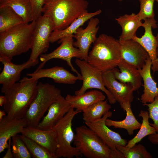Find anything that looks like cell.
<instances>
[{"mask_svg": "<svg viewBox=\"0 0 158 158\" xmlns=\"http://www.w3.org/2000/svg\"><path fill=\"white\" fill-rule=\"evenodd\" d=\"M38 80L24 77L4 93L6 102L3 106L6 116L10 118H23L35 98Z\"/></svg>", "mask_w": 158, "mask_h": 158, "instance_id": "obj_1", "label": "cell"}, {"mask_svg": "<svg viewBox=\"0 0 158 158\" xmlns=\"http://www.w3.org/2000/svg\"><path fill=\"white\" fill-rule=\"evenodd\" d=\"M88 6L86 0H45L42 12L52 21L54 30H61L87 12Z\"/></svg>", "mask_w": 158, "mask_h": 158, "instance_id": "obj_2", "label": "cell"}, {"mask_svg": "<svg viewBox=\"0 0 158 158\" xmlns=\"http://www.w3.org/2000/svg\"><path fill=\"white\" fill-rule=\"evenodd\" d=\"M87 61L102 73L117 66L122 60L118 40L106 34H101L93 43Z\"/></svg>", "mask_w": 158, "mask_h": 158, "instance_id": "obj_3", "label": "cell"}, {"mask_svg": "<svg viewBox=\"0 0 158 158\" xmlns=\"http://www.w3.org/2000/svg\"><path fill=\"white\" fill-rule=\"evenodd\" d=\"M35 23L24 22L0 33V56L11 60L31 49Z\"/></svg>", "mask_w": 158, "mask_h": 158, "instance_id": "obj_4", "label": "cell"}, {"mask_svg": "<svg viewBox=\"0 0 158 158\" xmlns=\"http://www.w3.org/2000/svg\"><path fill=\"white\" fill-rule=\"evenodd\" d=\"M73 141L82 155L87 158H125L118 150L111 149L87 125L76 128Z\"/></svg>", "mask_w": 158, "mask_h": 158, "instance_id": "obj_5", "label": "cell"}, {"mask_svg": "<svg viewBox=\"0 0 158 158\" xmlns=\"http://www.w3.org/2000/svg\"><path fill=\"white\" fill-rule=\"evenodd\" d=\"M61 95L60 90L54 85L38 82L36 96L23 118L27 126L37 127L50 106Z\"/></svg>", "mask_w": 158, "mask_h": 158, "instance_id": "obj_6", "label": "cell"}, {"mask_svg": "<svg viewBox=\"0 0 158 158\" xmlns=\"http://www.w3.org/2000/svg\"><path fill=\"white\" fill-rule=\"evenodd\" d=\"M71 107L68 112L51 129L56 133L58 147L56 151V158H77L83 156L78 150L73 146L75 134L72 128V121L75 116L82 112Z\"/></svg>", "mask_w": 158, "mask_h": 158, "instance_id": "obj_7", "label": "cell"}, {"mask_svg": "<svg viewBox=\"0 0 158 158\" xmlns=\"http://www.w3.org/2000/svg\"><path fill=\"white\" fill-rule=\"evenodd\" d=\"M35 21L32 35L31 53L28 61L39 63V57L49 48V38L54 28L52 20L42 15Z\"/></svg>", "mask_w": 158, "mask_h": 158, "instance_id": "obj_8", "label": "cell"}, {"mask_svg": "<svg viewBox=\"0 0 158 158\" xmlns=\"http://www.w3.org/2000/svg\"><path fill=\"white\" fill-rule=\"evenodd\" d=\"M75 63L80 69L83 80L82 87L75 91V95H81L89 89H97L105 94L110 104L116 103V101L105 86L102 72L83 60L76 58Z\"/></svg>", "mask_w": 158, "mask_h": 158, "instance_id": "obj_9", "label": "cell"}, {"mask_svg": "<svg viewBox=\"0 0 158 158\" xmlns=\"http://www.w3.org/2000/svg\"><path fill=\"white\" fill-rule=\"evenodd\" d=\"M74 42L73 35L59 40L58 43L61 44L58 47L50 53L43 54L40 56L41 63L36 70L43 68L45 63L52 59H59L66 61L71 70L76 73L82 80L81 74L74 68L71 62V59L73 57L81 59V53L79 49L74 46Z\"/></svg>", "mask_w": 158, "mask_h": 158, "instance_id": "obj_10", "label": "cell"}, {"mask_svg": "<svg viewBox=\"0 0 158 158\" xmlns=\"http://www.w3.org/2000/svg\"><path fill=\"white\" fill-rule=\"evenodd\" d=\"M94 17L89 20L85 28L83 29L81 26L79 27L73 35V38L76 40L74 42V46L80 50L81 60L86 61L90 47L91 44L96 40V35L99 28L97 26L99 22V19Z\"/></svg>", "mask_w": 158, "mask_h": 158, "instance_id": "obj_11", "label": "cell"}, {"mask_svg": "<svg viewBox=\"0 0 158 158\" xmlns=\"http://www.w3.org/2000/svg\"><path fill=\"white\" fill-rule=\"evenodd\" d=\"M156 22L155 19L145 20L142 26L145 29L144 34L141 37L136 35L132 39L140 44L148 53L151 60V69L153 73L158 71V56L157 52L158 44L152 31V28L157 27Z\"/></svg>", "mask_w": 158, "mask_h": 158, "instance_id": "obj_12", "label": "cell"}, {"mask_svg": "<svg viewBox=\"0 0 158 158\" xmlns=\"http://www.w3.org/2000/svg\"><path fill=\"white\" fill-rule=\"evenodd\" d=\"M11 60L0 56V61L3 65V68L0 74V84L2 85L1 92L4 93L20 78L22 72L25 69L34 66L38 63L28 60L21 64L13 63Z\"/></svg>", "mask_w": 158, "mask_h": 158, "instance_id": "obj_13", "label": "cell"}, {"mask_svg": "<svg viewBox=\"0 0 158 158\" xmlns=\"http://www.w3.org/2000/svg\"><path fill=\"white\" fill-rule=\"evenodd\" d=\"M112 115V112L109 111L101 118L85 124L93 130L111 149L116 150L117 145L126 146L128 141L123 138L118 133L111 130L106 125V119L111 117Z\"/></svg>", "mask_w": 158, "mask_h": 158, "instance_id": "obj_14", "label": "cell"}, {"mask_svg": "<svg viewBox=\"0 0 158 158\" xmlns=\"http://www.w3.org/2000/svg\"><path fill=\"white\" fill-rule=\"evenodd\" d=\"M102 75L105 87L120 104L133 101L135 90L130 83L118 82L112 70L103 73Z\"/></svg>", "mask_w": 158, "mask_h": 158, "instance_id": "obj_15", "label": "cell"}, {"mask_svg": "<svg viewBox=\"0 0 158 158\" xmlns=\"http://www.w3.org/2000/svg\"><path fill=\"white\" fill-rule=\"evenodd\" d=\"M71 107L65 98L60 95L50 106L47 113L43 117L37 127L44 130L51 129Z\"/></svg>", "mask_w": 158, "mask_h": 158, "instance_id": "obj_16", "label": "cell"}, {"mask_svg": "<svg viewBox=\"0 0 158 158\" xmlns=\"http://www.w3.org/2000/svg\"><path fill=\"white\" fill-rule=\"evenodd\" d=\"M21 134L36 142L56 157L55 154L58 142L56 133L52 129L44 130L27 126Z\"/></svg>", "mask_w": 158, "mask_h": 158, "instance_id": "obj_17", "label": "cell"}, {"mask_svg": "<svg viewBox=\"0 0 158 158\" xmlns=\"http://www.w3.org/2000/svg\"><path fill=\"white\" fill-rule=\"evenodd\" d=\"M119 41L122 59L138 69L142 68L149 57L145 50L140 44L132 39Z\"/></svg>", "mask_w": 158, "mask_h": 158, "instance_id": "obj_18", "label": "cell"}, {"mask_svg": "<svg viewBox=\"0 0 158 158\" xmlns=\"http://www.w3.org/2000/svg\"><path fill=\"white\" fill-rule=\"evenodd\" d=\"M26 75L35 80L49 78L55 83L67 84H73L78 80H81L77 75L75 76L63 67L58 66L35 70L33 72L27 73Z\"/></svg>", "mask_w": 158, "mask_h": 158, "instance_id": "obj_19", "label": "cell"}, {"mask_svg": "<svg viewBox=\"0 0 158 158\" xmlns=\"http://www.w3.org/2000/svg\"><path fill=\"white\" fill-rule=\"evenodd\" d=\"M27 126L24 118H10L6 116L0 121V153L7 148L9 139L20 133Z\"/></svg>", "mask_w": 158, "mask_h": 158, "instance_id": "obj_20", "label": "cell"}, {"mask_svg": "<svg viewBox=\"0 0 158 158\" xmlns=\"http://www.w3.org/2000/svg\"><path fill=\"white\" fill-rule=\"evenodd\" d=\"M117 66L120 71L116 67L112 70L115 78L121 82L130 83L135 91L138 89L142 79L138 69L123 59Z\"/></svg>", "mask_w": 158, "mask_h": 158, "instance_id": "obj_21", "label": "cell"}, {"mask_svg": "<svg viewBox=\"0 0 158 158\" xmlns=\"http://www.w3.org/2000/svg\"><path fill=\"white\" fill-rule=\"evenodd\" d=\"M152 65L151 60L149 57L142 68L138 69L144 83L143 93L140 98L143 104L152 102L155 97L158 96L157 83L153 79L151 74Z\"/></svg>", "mask_w": 158, "mask_h": 158, "instance_id": "obj_22", "label": "cell"}, {"mask_svg": "<svg viewBox=\"0 0 158 158\" xmlns=\"http://www.w3.org/2000/svg\"><path fill=\"white\" fill-rule=\"evenodd\" d=\"M65 98L71 107L83 111L94 103L104 100L105 96L101 91L94 90L80 95L67 94Z\"/></svg>", "mask_w": 158, "mask_h": 158, "instance_id": "obj_23", "label": "cell"}, {"mask_svg": "<svg viewBox=\"0 0 158 158\" xmlns=\"http://www.w3.org/2000/svg\"><path fill=\"white\" fill-rule=\"evenodd\" d=\"M121 27V34L119 40L124 41L132 39L136 35L138 29L142 26L143 23L139 19L138 14L132 13L131 14H125L115 19Z\"/></svg>", "mask_w": 158, "mask_h": 158, "instance_id": "obj_24", "label": "cell"}, {"mask_svg": "<svg viewBox=\"0 0 158 158\" xmlns=\"http://www.w3.org/2000/svg\"><path fill=\"white\" fill-rule=\"evenodd\" d=\"M121 108L125 111L126 116L125 119L121 121H116L107 118L105 123L108 127L126 129L128 134L131 135L134 130L140 128L141 123H140L134 116L131 109L130 103L127 102L120 104Z\"/></svg>", "mask_w": 158, "mask_h": 158, "instance_id": "obj_25", "label": "cell"}, {"mask_svg": "<svg viewBox=\"0 0 158 158\" xmlns=\"http://www.w3.org/2000/svg\"><path fill=\"white\" fill-rule=\"evenodd\" d=\"M102 12L99 9L92 13H85L76 19L68 27L61 30H54L49 38V42L54 43L65 37L74 35L77 30L83 25L88 20L100 14Z\"/></svg>", "mask_w": 158, "mask_h": 158, "instance_id": "obj_26", "label": "cell"}, {"mask_svg": "<svg viewBox=\"0 0 158 158\" xmlns=\"http://www.w3.org/2000/svg\"><path fill=\"white\" fill-rule=\"evenodd\" d=\"M8 6L23 20L24 22L34 20L29 0H0V7Z\"/></svg>", "mask_w": 158, "mask_h": 158, "instance_id": "obj_27", "label": "cell"}, {"mask_svg": "<svg viewBox=\"0 0 158 158\" xmlns=\"http://www.w3.org/2000/svg\"><path fill=\"white\" fill-rule=\"evenodd\" d=\"M111 108L107 100L97 102L83 111V120L85 124L93 122L101 118Z\"/></svg>", "mask_w": 158, "mask_h": 158, "instance_id": "obj_28", "label": "cell"}, {"mask_svg": "<svg viewBox=\"0 0 158 158\" xmlns=\"http://www.w3.org/2000/svg\"><path fill=\"white\" fill-rule=\"evenodd\" d=\"M24 22L10 7H0V33Z\"/></svg>", "mask_w": 158, "mask_h": 158, "instance_id": "obj_29", "label": "cell"}, {"mask_svg": "<svg viewBox=\"0 0 158 158\" xmlns=\"http://www.w3.org/2000/svg\"><path fill=\"white\" fill-rule=\"evenodd\" d=\"M138 116L142 118V123L140 130L137 134L132 139L128 142L126 147L130 148L140 142L145 137L156 133L157 132L155 128L149 123V112L143 110L140 111Z\"/></svg>", "mask_w": 158, "mask_h": 158, "instance_id": "obj_30", "label": "cell"}, {"mask_svg": "<svg viewBox=\"0 0 158 158\" xmlns=\"http://www.w3.org/2000/svg\"><path fill=\"white\" fill-rule=\"evenodd\" d=\"M116 149L124 156L125 158H152L151 154L143 145L139 144L128 148L117 145Z\"/></svg>", "mask_w": 158, "mask_h": 158, "instance_id": "obj_31", "label": "cell"}, {"mask_svg": "<svg viewBox=\"0 0 158 158\" xmlns=\"http://www.w3.org/2000/svg\"><path fill=\"white\" fill-rule=\"evenodd\" d=\"M20 136L33 158H56L45 148L30 138L22 134Z\"/></svg>", "mask_w": 158, "mask_h": 158, "instance_id": "obj_32", "label": "cell"}, {"mask_svg": "<svg viewBox=\"0 0 158 158\" xmlns=\"http://www.w3.org/2000/svg\"><path fill=\"white\" fill-rule=\"evenodd\" d=\"M12 152L15 158H30L32 155L24 142L18 134L11 138Z\"/></svg>", "mask_w": 158, "mask_h": 158, "instance_id": "obj_33", "label": "cell"}, {"mask_svg": "<svg viewBox=\"0 0 158 158\" xmlns=\"http://www.w3.org/2000/svg\"><path fill=\"white\" fill-rule=\"evenodd\" d=\"M140 4V10L138 13L140 20L147 19H154L155 14L153 5L155 1L158 3V0H138Z\"/></svg>", "mask_w": 158, "mask_h": 158, "instance_id": "obj_34", "label": "cell"}, {"mask_svg": "<svg viewBox=\"0 0 158 158\" xmlns=\"http://www.w3.org/2000/svg\"><path fill=\"white\" fill-rule=\"evenodd\" d=\"M142 104L148 107L149 118L153 122V123L150 124L155 128L158 133V96L155 97L152 102Z\"/></svg>", "mask_w": 158, "mask_h": 158, "instance_id": "obj_35", "label": "cell"}, {"mask_svg": "<svg viewBox=\"0 0 158 158\" xmlns=\"http://www.w3.org/2000/svg\"><path fill=\"white\" fill-rule=\"evenodd\" d=\"M31 6L34 18L36 20L42 15V9L45 0H29Z\"/></svg>", "mask_w": 158, "mask_h": 158, "instance_id": "obj_36", "label": "cell"}, {"mask_svg": "<svg viewBox=\"0 0 158 158\" xmlns=\"http://www.w3.org/2000/svg\"><path fill=\"white\" fill-rule=\"evenodd\" d=\"M11 138L9 139L8 142V145L7 147V150L6 153L3 157V158H14L13 155L11 150Z\"/></svg>", "mask_w": 158, "mask_h": 158, "instance_id": "obj_37", "label": "cell"}, {"mask_svg": "<svg viewBox=\"0 0 158 158\" xmlns=\"http://www.w3.org/2000/svg\"><path fill=\"white\" fill-rule=\"evenodd\" d=\"M149 140L154 144H158V133L148 135V137Z\"/></svg>", "mask_w": 158, "mask_h": 158, "instance_id": "obj_38", "label": "cell"}, {"mask_svg": "<svg viewBox=\"0 0 158 158\" xmlns=\"http://www.w3.org/2000/svg\"><path fill=\"white\" fill-rule=\"evenodd\" d=\"M6 99L4 95L0 96V106L3 107L6 102Z\"/></svg>", "mask_w": 158, "mask_h": 158, "instance_id": "obj_39", "label": "cell"}, {"mask_svg": "<svg viewBox=\"0 0 158 158\" xmlns=\"http://www.w3.org/2000/svg\"><path fill=\"white\" fill-rule=\"evenodd\" d=\"M6 113L4 110H0V121L6 115Z\"/></svg>", "mask_w": 158, "mask_h": 158, "instance_id": "obj_40", "label": "cell"}, {"mask_svg": "<svg viewBox=\"0 0 158 158\" xmlns=\"http://www.w3.org/2000/svg\"><path fill=\"white\" fill-rule=\"evenodd\" d=\"M156 39L157 42L158 44V32L157 35L156 36Z\"/></svg>", "mask_w": 158, "mask_h": 158, "instance_id": "obj_41", "label": "cell"}, {"mask_svg": "<svg viewBox=\"0 0 158 158\" xmlns=\"http://www.w3.org/2000/svg\"><path fill=\"white\" fill-rule=\"evenodd\" d=\"M157 56H158V47L157 48Z\"/></svg>", "mask_w": 158, "mask_h": 158, "instance_id": "obj_42", "label": "cell"}, {"mask_svg": "<svg viewBox=\"0 0 158 158\" xmlns=\"http://www.w3.org/2000/svg\"><path fill=\"white\" fill-rule=\"evenodd\" d=\"M118 1H122L123 0H118Z\"/></svg>", "mask_w": 158, "mask_h": 158, "instance_id": "obj_43", "label": "cell"}]
</instances>
